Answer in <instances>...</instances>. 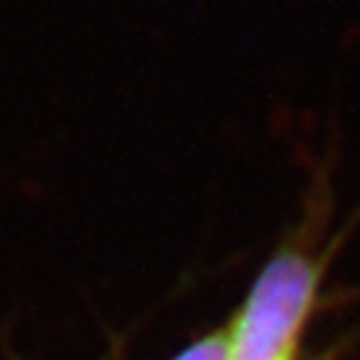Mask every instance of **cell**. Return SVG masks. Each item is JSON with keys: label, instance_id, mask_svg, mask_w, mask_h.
Returning a JSON list of instances; mask_svg holds the SVG:
<instances>
[{"label": "cell", "instance_id": "2", "mask_svg": "<svg viewBox=\"0 0 360 360\" xmlns=\"http://www.w3.org/2000/svg\"><path fill=\"white\" fill-rule=\"evenodd\" d=\"M175 360H231V330H228V326L193 343Z\"/></svg>", "mask_w": 360, "mask_h": 360}, {"label": "cell", "instance_id": "1", "mask_svg": "<svg viewBox=\"0 0 360 360\" xmlns=\"http://www.w3.org/2000/svg\"><path fill=\"white\" fill-rule=\"evenodd\" d=\"M321 278L318 255L298 245L278 248L228 323L231 360H295L321 295Z\"/></svg>", "mask_w": 360, "mask_h": 360}]
</instances>
